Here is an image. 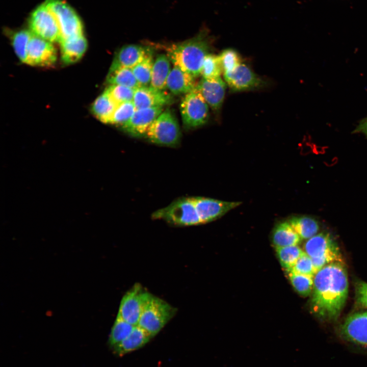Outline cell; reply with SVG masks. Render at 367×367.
Segmentation results:
<instances>
[{
	"label": "cell",
	"mask_w": 367,
	"mask_h": 367,
	"mask_svg": "<svg viewBox=\"0 0 367 367\" xmlns=\"http://www.w3.org/2000/svg\"><path fill=\"white\" fill-rule=\"evenodd\" d=\"M348 286L347 272L343 262H333L322 268L313 277L312 311L323 320L336 319L347 299Z\"/></svg>",
	"instance_id": "obj_1"
},
{
	"label": "cell",
	"mask_w": 367,
	"mask_h": 367,
	"mask_svg": "<svg viewBox=\"0 0 367 367\" xmlns=\"http://www.w3.org/2000/svg\"><path fill=\"white\" fill-rule=\"evenodd\" d=\"M213 40L208 29L203 28L195 36L169 44H158L166 51L174 66L195 78L201 75L205 57L209 54Z\"/></svg>",
	"instance_id": "obj_2"
},
{
	"label": "cell",
	"mask_w": 367,
	"mask_h": 367,
	"mask_svg": "<svg viewBox=\"0 0 367 367\" xmlns=\"http://www.w3.org/2000/svg\"><path fill=\"white\" fill-rule=\"evenodd\" d=\"M149 142L161 146L176 147L180 141L181 132L177 120L166 109L153 121L144 137Z\"/></svg>",
	"instance_id": "obj_3"
},
{
	"label": "cell",
	"mask_w": 367,
	"mask_h": 367,
	"mask_svg": "<svg viewBox=\"0 0 367 367\" xmlns=\"http://www.w3.org/2000/svg\"><path fill=\"white\" fill-rule=\"evenodd\" d=\"M176 310L164 300L151 294L144 306L138 326L153 337L173 318Z\"/></svg>",
	"instance_id": "obj_4"
},
{
	"label": "cell",
	"mask_w": 367,
	"mask_h": 367,
	"mask_svg": "<svg viewBox=\"0 0 367 367\" xmlns=\"http://www.w3.org/2000/svg\"><path fill=\"white\" fill-rule=\"evenodd\" d=\"M152 219L163 220L178 226H192L202 224L192 197H182L168 206L154 212Z\"/></svg>",
	"instance_id": "obj_5"
},
{
	"label": "cell",
	"mask_w": 367,
	"mask_h": 367,
	"mask_svg": "<svg viewBox=\"0 0 367 367\" xmlns=\"http://www.w3.org/2000/svg\"><path fill=\"white\" fill-rule=\"evenodd\" d=\"M304 250L311 258H314V264L318 269L333 262H343L338 247L328 233H320L308 239Z\"/></svg>",
	"instance_id": "obj_6"
},
{
	"label": "cell",
	"mask_w": 367,
	"mask_h": 367,
	"mask_svg": "<svg viewBox=\"0 0 367 367\" xmlns=\"http://www.w3.org/2000/svg\"><path fill=\"white\" fill-rule=\"evenodd\" d=\"M180 110L183 125L187 130L203 126L209 118V106L196 88L185 95Z\"/></svg>",
	"instance_id": "obj_7"
},
{
	"label": "cell",
	"mask_w": 367,
	"mask_h": 367,
	"mask_svg": "<svg viewBox=\"0 0 367 367\" xmlns=\"http://www.w3.org/2000/svg\"><path fill=\"white\" fill-rule=\"evenodd\" d=\"M44 4L57 21L61 40L83 35L81 20L70 5L63 0H46Z\"/></svg>",
	"instance_id": "obj_8"
},
{
	"label": "cell",
	"mask_w": 367,
	"mask_h": 367,
	"mask_svg": "<svg viewBox=\"0 0 367 367\" xmlns=\"http://www.w3.org/2000/svg\"><path fill=\"white\" fill-rule=\"evenodd\" d=\"M30 32L50 42H60L61 36L57 21L53 13L43 4L31 13L29 19Z\"/></svg>",
	"instance_id": "obj_9"
},
{
	"label": "cell",
	"mask_w": 367,
	"mask_h": 367,
	"mask_svg": "<svg viewBox=\"0 0 367 367\" xmlns=\"http://www.w3.org/2000/svg\"><path fill=\"white\" fill-rule=\"evenodd\" d=\"M151 294L140 284H135L123 296L117 314L133 325L138 326Z\"/></svg>",
	"instance_id": "obj_10"
},
{
	"label": "cell",
	"mask_w": 367,
	"mask_h": 367,
	"mask_svg": "<svg viewBox=\"0 0 367 367\" xmlns=\"http://www.w3.org/2000/svg\"><path fill=\"white\" fill-rule=\"evenodd\" d=\"M57 53L53 43L32 34L28 48L27 64L50 67L57 61Z\"/></svg>",
	"instance_id": "obj_11"
},
{
	"label": "cell",
	"mask_w": 367,
	"mask_h": 367,
	"mask_svg": "<svg viewBox=\"0 0 367 367\" xmlns=\"http://www.w3.org/2000/svg\"><path fill=\"white\" fill-rule=\"evenodd\" d=\"M339 333L346 341L367 349V311L347 317L339 328Z\"/></svg>",
	"instance_id": "obj_12"
},
{
	"label": "cell",
	"mask_w": 367,
	"mask_h": 367,
	"mask_svg": "<svg viewBox=\"0 0 367 367\" xmlns=\"http://www.w3.org/2000/svg\"><path fill=\"white\" fill-rule=\"evenodd\" d=\"M192 198L202 224L220 218L241 204L240 202H228L203 197Z\"/></svg>",
	"instance_id": "obj_13"
},
{
	"label": "cell",
	"mask_w": 367,
	"mask_h": 367,
	"mask_svg": "<svg viewBox=\"0 0 367 367\" xmlns=\"http://www.w3.org/2000/svg\"><path fill=\"white\" fill-rule=\"evenodd\" d=\"M163 111L162 107L136 109L131 118L120 128L132 137L144 138L151 124Z\"/></svg>",
	"instance_id": "obj_14"
},
{
	"label": "cell",
	"mask_w": 367,
	"mask_h": 367,
	"mask_svg": "<svg viewBox=\"0 0 367 367\" xmlns=\"http://www.w3.org/2000/svg\"><path fill=\"white\" fill-rule=\"evenodd\" d=\"M224 76L229 87L235 91L255 89L264 85L262 79L242 63L232 71L224 73Z\"/></svg>",
	"instance_id": "obj_15"
},
{
	"label": "cell",
	"mask_w": 367,
	"mask_h": 367,
	"mask_svg": "<svg viewBox=\"0 0 367 367\" xmlns=\"http://www.w3.org/2000/svg\"><path fill=\"white\" fill-rule=\"evenodd\" d=\"M136 109L165 106L172 103L173 97L164 90L152 86L136 89L133 100Z\"/></svg>",
	"instance_id": "obj_16"
},
{
	"label": "cell",
	"mask_w": 367,
	"mask_h": 367,
	"mask_svg": "<svg viewBox=\"0 0 367 367\" xmlns=\"http://www.w3.org/2000/svg\"><path fill=\"white\" fill-rule=\"evenodd\" d=\"M152 49L138 44H127L116 53L109 71L119 68H132L142 61Z\"/></svg>",
	"instance_id": "obj_17"
},
{
	"label": "cell",
	"mask_w": 367,
	"mask_h": 367,
	"mask_svg": "<svg viewBox=\"0 0 367 367\" xmlns=\"http://www.w3.org/2000/svg\"><path fill=\"white\" fill-rule=\"evenodd\" d=\"M208 106L215 112L221 109L224 99L226 86L220 77L213 79L202 78L196 87Z\"/></svg>",
	"instance_id": "obj_18"
},
{
	"label": "cell",
	"mask_w": 367,
	"mask_h": 367,
	"mask_svg": "<svg viewBox=\"0 0 367 367\" xmlns=\"http://www.w3.org/2000/svg\"><path fill=\"white\" fill-rule=\"evenodd\" d=\"M195 77L176 66L171 69L166 87L174 95L186 94L196 88Z\"/></svg>",
	"instance_id": "obj_19"
},
{
	"label": "cell",
	"mask_w": 367,
	"mask_h": 367,
	"mask_svg": "<svg viewBox=\"0 0 367 367\" xmlns=\"http://www.w3.org/2000/svg\"><path fill=\"white\" fill-rule=\"evenodd\" d=\"M59 43L62 61L67 65L79 61L86 51L88 45L84 35L62 40Z\"/></svg>",
	"instance_id": "obj_20"
},
{
	"label": "cell",
	"mask_w": 367,
	"mask_h": 367,
	"mask_svg": "<svg viewBox=\"0 0 367 367\" xmlns=\"http://www.w3.org/2000/svg\"><path fill=\"white\" fill-rule=\"evenodd\" d=\"M153 337L139 326H136L130 335L112 349L114 354L122 356L137 350L147 344Z\"/></svg>",
	"instance_id": "obj_21"
},
{
	"label": "cell",
	"mask_w": 367,
	"mask_h": 367,
	"mask_svg": "<svg viewBox=\"0 0 367 367\" xmlns=\"http://www.w3.org/2000/svg\"><path fill=\"white\" fill-rule=\"evenodd\" d=\"M170 60L164 54L158 55L154 61L150 85L155 88L165 90L171 71Z\"/></svg>",
	"instance_id": "obj_22"
},
{
	"label": "cell",
	"mask_w": 367,
	"mask_h": 367,
	"mask_svg": "<svg viewBox=\"0 0 367 367\" xmlns=\"http://www.w3.org/2000/svg\"><path fill=\"white\" fill-rule=\"evenodd\" d=\"M301 239L289 221L277 224L272 235V240L275 247L297 245Z\"/></svg>",
	"instance_id": "obj_23"
},
{
	"label": "cell",
	"mask_w": 367,
	"mask_h": 367,
	"mask_svg": "<svg viewBox=\"0 0 367 367\" xmlns=\"http://www.w3.org/2000/svg\"><path fill=\"white\" fill-rule=\"evenodd\" d=\"M118 105L104 90L94 101L91 106V111L93 115L100 121L109 124Z\"/></svg>",
	"instance_id": "obj_24"
},
{
	"label": "cell",
	"mask_w": 367,
	"mask_h": 367,
	"mask_svg": "<svg viewBox=\"0 0 367 367\" xmlns=\"http://www.w3.org/2000/svg\"><path fill=\"white\" fill-rule=\"evenodd\" d=\"M301 239H309L317 234L319 226L318 222L308 216H295L288 221Z\"/></svg>",
	"instance_id": "obj_25"
},
{
	"label": "cell",
	"mask_w": 367,
	"mask_h": 367,
	"mask_svg": "<svg viewBox=\"0 0 367 367\" xmlns=\"http://www.w3.org/2000/svg\"><path fill=\"white\" fill-rule=\"evenodd\" d=\"M106 81L109 85H118L137 89L141 86L136 78L132 68H119L109 71Z\"/></svg>",
	"instance_id": "obj_26"
},
{
	"label": "cell",
	"mask_w": 367,
	"mask_h": 367,
	"mask_svg": "<svg viewBox=\"0 0 367 367\" xmlns=\"http://www.w3.org/2000/svg\"><path fill=\"white\" fill-rule=\"evenodd\" d=\"M135 327L117 314L112 327L108 340L112 349L126 339L132 333Z\"/></svg>",
	"instance_id": "obj_27"
},
{
	"label": "cell",
	"mask_w": 367,
	"mask_h": 367,
	"mask_svg": "<svg viewBox=\"0 0 367 367\" xmlns=\"http://www.w3.org/2000/svg\"><path fill=\"white\" fill-rule=\"evenodd\" d=\"M32 36L30 30H21L11 33L10 39L14 50L19 60L27 63L29 44Z\"/></svg>",
	"instance_id": "obj_28"
},
{
	"label": "cell",
	"mask_w": 367,
	"mask_h": 367,
	"mask_svg": "<svg viewBox=\"0 0 367 367\" xmlns=\"http://www.w3.org/2000/svg\"><path fill=\"white\" fill-rule=\"evenodd\" d=\"M152 50L140 62L132 68L133 72L141 86H147L150 84L154 61Z\"/></svg>",
	"instance_id": "obj_29"
},
{
	"label": "cell",
	"mask_w": 367,
	"mask_h": 367,
	"mask_svg": "<svg viewBox=\"0 0 367 367\" xmlns=\"http://www.w3.org/2000/svg\"><path fill=\"white\" fill-rule=\"evenodd\" d=\"M275 248L281 266L287 271L291 269L300 257L305 253L298 245Z\"/></svg>",
	"instance_id": "obj_30"
},
{
	"label": "cell",
	"mask_w": 367,
	"mask_h": 367,
	"mask_svg": "<svg viewBox=\"0 0 367 367\" xmlns=\"http://www.w3.org/2000/svg\"><path fill=\"white\" fill-rule=\"evenodd\" d=\"M290 282L294 289L303 296H308L313 286V277L288 272Z\"/></svg>",
	"instance_id": "obj_31"
},
{
	"label": "cell",
	"mask_w": 367,
	"mask_h": 367,
	"mask_svg": "<svg viewBox=\"0 0 367 367\" xmlns=\"http://www.w3.org/2000/svg\"><path fill=\"white\" fill-rule=\"evenodd\" d=\"M223 72L219 56L209 54L205 58L201 70L202 78L213 79L220 77Z\"/></svg>",
	"instance_id": "obj_32"
},
{
	"label": "cell",
	"mask_w": 367,
	"mask_h": 367,
	"mask_svg": "<svg viewBox=\"0 0 367 367\" xmlns=\"http://www.w3.org/2000/svg\"><path fill=\"white\" fill-rule=\"evenodd\" d=\"M136 110V108L133 101L119 104L109 124L121 127L131 118Z\"/></svg>",
	"instance_id": "obj_33"
},
{
	"label": "cell",
	"mask_w": 367,
	"mask_h": 367,
	"mask_svg": "<svg viewBox=\"0 0 367 367\" xmlns=\"http://www.w3.org/2000/svg\"><path fill=\"white\" fill-rule=\"evenodd\" d=\"M135 90L118 85H109L105 89L111 97L118 104L126 101H133Z\"/></svg>",
	"instance_id": "obj_34"
},
{
	"label": "cell",
	"mask_w": 367,
	"mask_h": 367,
	"mask_svg": "<svg viewBox=\"0 0 367 367\" xmlns=\"http://www.w3.org/2000/svg\"><path fill=\"white\" fill-rule=\"evenodd\" d=\"M219 58L223 73L232 71L241 64L239 54L232 48L223 50Z\"/></svg>",
	"instance_id": "obj_35"
},
{
	"label": "cell",
	"mask_w": 367,
	"mask_h": 367,
	"mask_svg": "<svg viewBox=\"0 0 367 367\" xmlns=\"http://www.w3.org/2000/svg\"><path fill=\"white\" fill-rule=\"evenodd\" d=\"M314 277L316 273L311 258L305 252L287 271Z\"/></svg>",
	"instance_id": "obj_36"
},
{
	"label": "cell",
	"mask_w": 367,
	"mask_h": 367,
	"mask_svg": "<svg viewBox=\"0 0 367 367\" xmlns=\"http://www.w3.org/2000/svg\"><path fill=\"white\" fill-rule=\"evenodd\" d=\"M355 299L359 306L367 308V283L361 281L356 283Z\"/></svg>",
	"instance_id": "obj_37"
},
{
	"label": "cell",
	"mask_w": 367,
	"mask_h": 367,
	"mask_svg": "<svg viewBox=\"0 0 367 367\" xmlns=\"http://www.w3.org/2000/svg\"><path fill=\"white\" fill-rule=\"evenodd\" d=\"M354 132L363 133L367 136V117L360 123Z\"/></svg>",
	"instance_id": "obj_38"
}]
</instances>
